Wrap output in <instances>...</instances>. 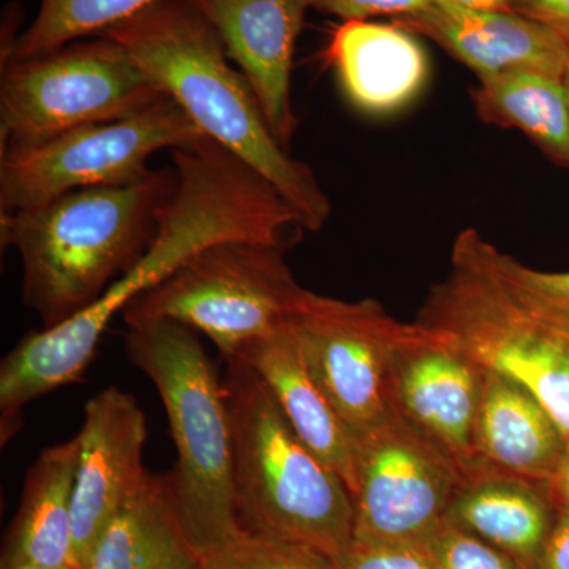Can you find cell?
Instances as JSON below:
<instances>
[{"instance_id":"2","label":"cell","mask_w":569,"mask_h":569,"mask_svg":"<svg viewBox=\"0 0 569 569\" xmlns=\"http://www.w3.org/2000/svg\"><path fill=\"white\" fill-rule=\"evenodd\" d=\"M118 41L198 129L233 152L318 231L332 208L309 164L293 159L266 121L249 81L234 70L219 33L189 0H157L100 33Z\"/></svg>"},{"instance_id":"3","label":"cell","mask_w":569,"mask_h":569,"mask_svg":"<svg viewBox=\"0 0 569 569\" xmlns=\"http://www.w3.org/2000/svg\"><path fill=\"white\" fill-rule=\"evenodd\" d=\"M178 182L176 168H163L129 186L73 190L0 213V244L20 254L22 305L41 329L80 316L144 257Z\"/></svg>"},{"instance_id":"17","label":"cell","mask_w":569,"mask_h":569,"mask_svg":"<svg viewBox=\"0 0 569 569\" xmlns=\"http://www.w3.org/2000/svg\"><path fill=\"white\" fill-rule=\"evenodd\" d=\"M557 507L549 482L533 481L475 462L460 467L448 522L503 550L527 569H537Z\"/></svg>"},{"instance_id":"24","label":"cell","mask_w":569,"mask_h":569,"mask_svg":"<svg viewBox=\"0 0 569 569\" xmlns=\"http://www.w3.org/2000/svg\"><path fill=\"white\" fill-rule=\"evenodd\" d=\"M463 239L471 247L479 260L482 261L497 279L507 284L523 305L546 318L557 328L569 332V271H539L530 266L520 263L511 254L501 252L490 244L475 228H467Z\"/></svg>"},{"instance_id":"27","label":"cell","mask_w":569,"mask_h":569,"mask_svg":"<svg viewBox=\"0 0 569 569\" xmlns=\"http://www.w3.org/2000/svg\"><path fill=\"white\" fill-rule=\"evenodd\" d=\"M337 569H437L418 545L353 541L335 560Z\"/></svg>"},{"instance_id":"19","label":"cell","mask_w":569,"mask_h":569,"mask_svg":"<svg viewBox=\"0 0 569 569\" xmlns=\"http://www.w3.org/2000/svg\"><path fill=\"white\" fill-rule=\"evenodd\" d=\"M234 359H241L263 378L306 447L353 492L356 475L350 432L310 377L287 323L274 335L242 348Z\"/></svg>"},{"instance_id":"28","label":"cell","mask_w":569,"mask_h":569,"mask_svg":"<svg viewBox=\"0 0 569 569\" xmlns=\"http://www.w3.org/2000/svg\"><path fill=\"white\" fill-rule=\"evenodd\" d=\"M437 0H307L309 9L346 21H369L376 17H407L433 6Z\"/></svg>"},{"instance_id":"14","label":"cell","mask_w":569,"mask_h":569,"mask_svg":"<svg viewBox=\"0 0 569 569\" xmlns=\"http://www.w3.org/2000/svg\"><path fill=\"white\" fill-rule=\"evenodd\" d=\"M219 33L249 81L272 133L288 149L298 119L291 103L295 44L307 0H189Z\"/></svg>"},{"instance_id":"26","label":"cell","mask_w":569,"mask_h":569,"mask_svg":"<svg viewBox=\"0 0 569 569\" xmlns=\"http://www.w3.org/2000/svg\"><path fill=\"white\" fill-rule=\"evenodd\" d=\"M418 546L437 569H527L503 550L447 519L441 520Z\"/></svg>"},{"instance_id":"4","label":"cell","mask_w":569,"mask_h":569,"mask_svg":"<svg viewBox=\"0 0 569 569\" xmlns=\"http://www.w3.org/2000/svg\"><path fill=\"white\" fill-rule=\"evenodd\" d=\"M224 365L239 527L339 559L355 541L346 481L306 447L252 367L241 359Z\"/></svg>"},{"instance_id":"12","label":"cell","mask_w":569,"mask_h":569,"mask_svg":"<svg viewBox=\"0 0 569 569\" xmlns=\"http://www.w3.org/2000/svg\"><path fill=\"white\" fill-rule=\"evenodd\" d=\"M486 370L455 342L415 321L388 367V400L460 467L475 462L473 429Z\"/></svg>"},{"instance_id":"9","label":"cell","mask_w":569,"mask_h":569,"mask_svg":"<svg viewBox=\"0 0 569 569\" xmlns=\"http://www.w3.org/2000/svg\"><path fill=\"white\" fill-rule=\"evenodd\" d=\"M204 137L181 104L164 96L119 121L2 146L0 213L36 208L73 190L141 181L152 171L153 153L192 148Z\"/></svg>"},{"instance_id":"22","label":"cell","mask_w":569,"mask_h":569,"mask_svg":"<svg viewBox=\"0 0 569 569\" xmlns=\"http://www.w3.org/2000/svg\"><path fill=\"white\" fill-rule=\"evenodd\" d=\"M471 102L482 122L516 129L560 167H569V93L565 80L512 70L478 80Z\"/></svg>"},{"instance_id":"6","label":"cell","mask_w":569,"mask_h":569,"mask_svg":"<svg viewBox=\"0 0 569 569\" xmlns=\"http://www.w3.org/2000/svg\"><path fill=\"white\" fill-rule=\"evenodd\" d=\"M417 323L448 337L488 372L526 388L569 443V332L523 305L462 234L448 276L430 288Z\"/></svg>"},{"instance_id":"18","label":"cell","mask_w":569,"mask_h":569,"mask_svg":"<svg viewBox=\"0 0 569 569\" xmlns=\"http://www.w3.org/2000/svg\"><path fill=\"white\" fill-rule=\"evenodd\" d=\"M563 430L526 388L486 370L475 421L478 462L539 482H550L567 452Z\"/></svg>"},{"instance_id":"16","label":"cell","mask_w":569,"mask_h":569,"mask_svg":"<svg viewBox=\"0 0 569 569\" xmlns=\"http://www.w3.org/2000/svg\"><path fill=\"white\" fill-rule=\"evenodd\" d=\"M325 58L351 107L373 118L413 103L430 74L418 36L392 21L342 22L332 31Z\"/></svg>"},{"instance_id":"1","label":"cell","mask_w":569,"mask_h":569,"mask_svg":"<svg viewBox=\"0 0 569 569\" xmlns=\"http://www.w3.org/2000/svg\"><path fill=\"white\" fill-rule=\"evenodd\" d=\"M171 152L178 189L144 257L107 293L66 323L31 332L0 362V440L20 430L22 410L54 389L78 383L104 329L134 298L163 282L216 242L249 239L287 249L302 230L298 213L263 176L212 138Z\"/></svg>"},{"instance_id":"7","label":"cell","mask_w":569,"mask_h":569,"mask_svg":"<svg viewBox=\"0 0 569 569\" xmlns=\"http://www.w3.org/2000/svg\"><path fill=\"white\" fill-rule=\"evenodd\" d=\"M305 288L284 247L234 239L204 247L122 310L129 326L171 320L211 339L224 362L287 323Z\"/></svg>"},{"instance_id":"11","label":"cell","mask_w":569,"mask_h":569,"mask_svg":"<svg viewBox=\"0 0 569 569\" xmlns=\"http://www.w3.org/2000/svg\"><path fill=\"white\" fill-rule=\"evenodd\" d=\"M287 326L310 377L350 436L388 413L389 361L407 323L376 299L342 301L305 288Z\"/></svg>"},{"instance_id":"34","label":"cell","mask_w":569,"mask_h":569,"mask_svg":"<svg viewBox=\"0 0 569 569\" xmlns=\"http://www.w3.org/2000/svg\"><path fill=\"white\" fill-rule=\"evenodd\" d=\"M10 569H47V568H37V567H14ZM67 569H73V568H67Z\"/></svg>"},{"instance_id":"23","label":"cell","mask_w":569,"mask_h":569,"mask_svg":"<svg viewBox=\"0 0 569 569\" xmlns=\"http://www.w3.org/2000/svg\"><path fill=\"white\" fill-rule=\"evenodd\" d=\"M153 2L157 0H40L32 24L3 48L2 63L100 36Z\"/></svg>"},{"instance_id":"13","label":"cell","mask_w":569,"mask_h":569,"mask_svg":"<svg viewBox=\"0 0 569 569\" xmlns=\"http://www.w3.org/2000/svg\"><path fill=\"white\" fill-rule=\"evenodd\" d=\"M80 462L71 505V563L88 569L104 530L149 473L142 466L148 419L137 399L108 387L82 413Z\"/></svg>"},{"instance_id":"30","label":"cell","mask_w":569,"mask_h":569,"mask_svg":"<svg viewBox=\"0 0 569 569\" xmlns=\"http://www.w3.org/2000/svg\"><path fill=\"white\" fill-rule=\"evenodd\" d=\"M537 569H569V507H559Z\"/></svg>"},{"instance_id":"15","label":"cell","mask_w":569,"mask_h":569,"mask_svg":"<svg viewBox=\"0 0 569 569\" xmlns=\"http://www.w3.org/2000/svg\"><path fill=\"white\" fill-rule=\"evenodd\" d=\"M391 21L432 40L478 80L512 70L539 71L561 80L567 73L568 41L515 11L468 10L437 0L425 10Z\"/></svg>"},{"instance_id":"10","label":"cell","mask_w":569,"mask_h":569,"mask_svg":"<svg viewBox=\"0 0 569 569\" xmlns=\"http://www.w3.org/2000/svg\"><path fill=\"white\" fill-rule=\"evenodd\" d=\"M355 541L418 545L447 516L460 466L389 403L376 425L351 433Z\"/></svg>"},{"instance_id":"31","label":"cell","mask_w":569,"mask_h":569,"mask_svg":"<svg viewBox=\"0 0 569 569\" xmlns=\"http://www.w3.org/2000/svg\"><path fill=\"white\" fill-rule=\"evenodd\" d=\"M550 493L556 500L557 507H569V443L559 470L549 482Z\"/></svg>"},{"instance_id":"20","label":"cell","mask_w":569,"mask_h":569,"mask_svg":"<svg viewBox=\"0 0 569 569\" xmlns=\"http://www.w3.org/2000/svg\"><path fill=\"white\" fill-rule=\"evenodd\" d=\"M88 569H204L182 523L173 473L146 475L104 530Z\"/></svg>"},{"instance_id":"5","label":"cell","mask_w":569,"mask_h":569,"mask_svg":"<svg viewBox=\"0 0 569 569\" xmlns=\"http://www.w3.org/2000/svg\"><path fill=\"white\" fill-rule=\"evenodd\" d=\"M127 353L152 381L178 449L176 498L187 535L211 556L239 535L231 430L222 377L197 332L171 320L129 326Z\"/></svg>"},{"instance_id":"29","label":"cell","mask_w":569,"mask_h":569,"mask_svg":"<svg viewBox=\"0 0 569 569\" xmlns=\"http://www.w3.org/2000/svg\"><path fill=\"white\" fill-rule=\"evenodd\" d=\"M511 11L550 29L569 43V0H509Z\"/></svg>"},{"instance_id":"32","label":"cell","mask_w":569,"mask_h":569,"mask_svg":"<svg viewBox=\"0 0 569 569\" xmlns=\"http://www.w3.org/2000/svg\"><path fill=\"white\" fill-rule=\"evenodd\" d=\"M455 6L479 11H511L509 0H448Z\"/></svg>"},{"instance_id":"25","label":"cell","mask_w":569,"mask_h":569,"mask_svg":"<svg viewBox=\"0 0 569 569\" xmlns=\"http://www.w3.org/2000/svg\"><path fill=\"white\" fill-rule=\"evenodd\" d=\"M204 569H337L320 550L295 542L242 533L204 557Z\"/></svg>"},{"instance_id":"8","label":"cell","mask_w":569,"mask_h":569,"mask_svg":"<svg viewBox=\"0 0 569 569\" xmlns=\"http://www.w3.org/2000/svg\"><path fill=\"white\" fill-rule=\"evenodd\" d=\"M2 63L0 148L119 121L167 96L110 37Z\"/></svg>"},{"instance_id":"21","label":"cell","mask_w":569,"mask_h":569,"mask_svg":"<svg viewBox=\"0 0 569 569\" xmlns=\"http://www.w3.org/2000/svg\"><path fill=\"white\" fill-rule=\"evenodd\" d=\"M80 447V437L74 436L66 443L43 449L29 470L3 553V569L73 568L71 505Z\"/></svg>"},{"instance_id":"33","label":"cell","mask_w":569,"mask_h":569,"mask_svg":"<svg viewBox=\"0 0 569 569\" xmlns=\"http://www.w3.org/2000/svg\"><path fill=\"white\" fill-rule=\"evenodd\" d=\"M565 84H567L568 93H569V63H568L567 73H565Z\"/></svg>"}]
</instances>
